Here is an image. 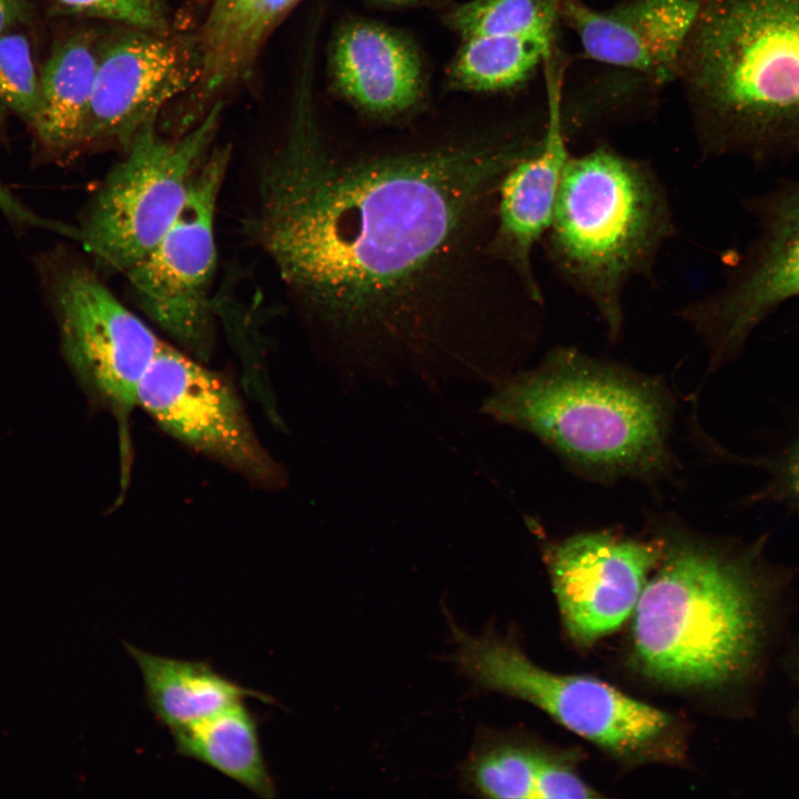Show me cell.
Instances as JSON below:
<instances>
[{
  "mask_svg": "<svg viewBox=\"0 0 799 799\" xmlns=\"http://www.w3.org/2000/svg\"><path fill=\"white\" fill-rule=\"evenodd\" d=\"M260 161L245 221L300 310L345 363L476 367L499 184L537 128L355 154L324 140L306 90Z\"/></svg>",
  "mask_w": 799,
  "mask_h": 799,
  "instance_id": "1",
  "label": "cell"
},
{
  "mask_svg": "<svg viewBox=\"0 0 799 799\" xmlns=\"http://www.w3.org/2000/svg\"><path fill=\"white\" fill-rule=\"evenodd\" d=\"M664 554L634 610L633 644L648 676L756 700L780 644L795 574L767 535L712 539L656 520Z\"/></svg>",
  "mask_w": 799,
  "mask_h": 799,
  "instance_id": "2",
  "label": "cell"
},
{
  "mask_svg": "<svg viewBox=\"0 0 799 799\" xmlns=\"http://www.w3.org/2000/svg\"><path fill=\"white\" fill-rule=\"evenodd\" d=\"M677 80L704 151L799 153V0H700Z\"/></svg>",
  "mask_w": 799,
  "mask_h": 799,
  "instance_id": "3",
  "label": "cell"
},
{
  "mask_svg": "<svg viewBox=\"0 0 799 799\" xmlns=\"http://www.w3.org/2000/svg\"><path fill=\"white\" fill-rule=\"evenodd\" d=\"M483 408L598 479H657L674 465L672 400L664 384L573 347L499 380Z\"/></svg>",
  "mask_w": 799,
  "mask_h": 799,
  "instance_id": "4",
  "label": "cell"
},
{
  "mask_svg": "<svg viewBox=\"0 0 799 799\" xmlns=\"http://www.w3.org/2000/svg\"><path fill=\"white\" fill-rule=\"evenodd\" d=\"M676 231L665 188L648 162L601 143L570 155L544 240L553 269L593 304L616 340L626 285L653 277L657 254Z\"/></svg>",
  "mask_w": 799,
  "mask_h": 799,
  "instance_id": "5",
  "label": "cell"
},
{
  "mask_svg": "<svg viewBox=\"0 0 799 799\" xmlns=\"http://www.w3.org/2000/svg\"><path fill=\"white\" fill-rule=\"evenodd\" d=\"M223 108L224 100L215 102L172 135L160 132L159 119L134 134L73 226L95 267L124 275L172 226L215 145Z\"/></svg>",
  "mask_w": 799,
  "mask_h": 799,
  "instance_id": "6",
  "label": "cell"
},
{
  "mask_svg": "<svg viewBox=\"0 0 799 799\" xmlns=\"http://www.w3.org/2000/svg\"><path fill=\"white\" fill-rule=\"evenodd\" d=\"M61 346L85 387L115 416L124 459L138 388L164 341L108 287L95 266L65 249L37 259Z\"/></svg>",
  "mask_w": 799,
  "mask_h": 799,
  "instance_id": "7",
  "label": "cell"
},
{
  "mask_svg": "<svg viewBox=\"0 0 799 799\" xmlns=\"http://www.w3.org/2000/svg\"><path fill=\"white\" fill-rule=\"evenodd\" d=\"M453 659L481 688L528 701L575 734L620 756L655 749L672 718L598 679L563 676L532 663L512 641L490 631L475 636L449 621Z\"/></svg>",
  "mask_w": 799,
  "mask_h": 799,
  "instance_id": "8",
  "label": "cell"
},
{
  "mask_svg": "<svg viewBox=\"0 0 799 799\" xmlns=\"http://www.w3.org/2000/svg\"><path fill=\"white\" fill-rule=\"evenodd\" d=\"M215 144L196 173L185 204L156 245L125 274L142 312L174 345L209 363L215 341V209L231 161Z\"/></svg>",
  "mask_w": 799,
  "mask_h": 799,
  "instance_id": "9",
  "label": "cell"
},
{
  "mask_svg": "<svg viewBox=\"0 0 799 799\" xmlns=\"http://www.w3.org/2000/svg\"><path fill=\"white\" fill-rule=\"evenodd\" d=\"M138 406L171 437L250 482L283 484L232 383L180 347L163 342L139 384Z\"/></svg>",
  "mask_w": 799,
  "mask_h": 799,
  "instance_id": "10",
  "label": "cell"
},
{
  "mask_svg": "<svg viewBox=\"0 0 799 799\" xmlns=\"http://www.w3.org/2000/svg\"><path fill=\"white\" fill-rule=\"evenodd\" d=\"M751 206L759 233L745 256L724 286L679 313L708 348L710 370L734 361L763 320L799 296V181Z\"/></svg>",
  "mask_w": 799,
  "mask_h": 799,
  "instance_id": "11",
  "label": "cell"
},
{
  "mask_svg": "<svg viewBox=\"0 0 799 799\" xmlns=\"http://www.w3.org/2000/svg\"><path fill=\"white\" fill-rule=\"evenodd\" d=\"M200 75L195 32L115 26L103 33L79 155L108 144L124 149L143 124L186 95Z\"/></svg>",
  "mask_w": 799,
  "mask_h": 799,
  "instance_id": "12",
  "label": "cell"
},
{
  "mask_svg": "<svg viewBox=\"0 0 799 799\" xmlns=\"http://www.w3.org/2000/svg\"><path fill=\"white\" fill-rule=\"evenodd\" d=\"M663 554L659 536L648 542L606 530L550 545L546 562L572 638L589 644L618 629L634 613Z\"/></svg>",
  "mask_w": 799,
  "mask_h": 799,
  "instance_id": "13",
  "label": "cell"
},
{
  "mask_svg": "<svg viewBox=\"0 0 799 799\" xmlns=\"http://www.w3.org/2000/svg\"><path fill=\"white\" fill-rule=\"evenodd\" d=\"M547 74L548 112L542 134L504 175L497 194L489 253L508 269L524 293L543 302L533 269V252L554 218L563 174L570 158L560 98V69Z\"/></svg>",
  "mask_w": 799,
  "mask_h": 799,
  "instance_id": "14",
  "label": "cell"
},
{
  "mask_svg": "<svg viewBox=\"0 0 799 799\" xmlns=\"http://www.w3.org/2000/svg\"><path fill=\"white\" fill-rule=\"evenodd\" d=\"M700 0H621L597 9L562 0L560 18L586 57L639 74L655 85L678 78L681 50Z\"/></svg>",
  "mask_w": 799,
  "mask_h": 799,
  "instance_id": "15",
  "label": "cell"
},
{
  "mask_svg": "<svg viewBox=\"0 0 799 799\" xmlns=\"http://www.w3.org/2000/svg\"><path fill=\"white\" fill-rule=\"evenodd\" d=\"M302 0H212L195 31L201 75L183 98L180 129L196 123L224 95L253 77L267 40Z\"/></svg>",
  "mask_w": 799,
  "mask_h": 799,
  "instance_id": "16",
  "label": "cell"
},
{
  "mask_svg": "<svg viewBox=\"0 0 799 799\" xmlns=\"http://www.w3.org/2000/svg\"><path fill=\"white\" fill-rule=\"evenodd\" d=\"M332 70L344 97L373 115L400 114L421 95L418 54L405 38L381 26L344 28L333 48Z\"/></svg>",
  "mask_w": 799,
  "mask_h": 799,
  "instance_id": "17",
  "label": "cell"
},
{
  "mask_svg": "<svg viewBox=\"0 0 799 799\" xmlns=\"http://www.w3.org/2000/svg\"><path fill=\"white\" fill-rule=\"evenodd\" d=\"M102 34L94 28L74 30L54 47L40 71V104L29 128L52 161L79 155Z\"/></svg>",
  "mask_w": 799,
  "mask_h": 799,
  "instance_id": "18",
  "label": "cell"
},
{
  "mask_svg": "<svg viewBox=\"0 0 799 799\" xmlns=\"http://www.w3.org/2000/svg\"><path fill=\"white\" fill-rule=\"evenodd\" d=\"M122 644L141 671L149 710L170 732L249 697L274 702L269 695L245 688L216 671L206 660L176 659Z\"/></svg>",
  "mask_w": 799,
  "mask_h": 799,
  "instance_id": "19",
  "label": "cell"
},
{
  "mask_svg": "<svg viewBox=\"0 0 799 799\" xmlns=\"http://www.w3.org/2000/svg\"><path fill=\"white\" fill-rule=\"evenodd\" d=\"M171 735L180 756L209 766L260 798L276 797L261 747L259 720L244 700Z\"/></svg>",
  "mask_w": 799,
  "mask_h": 799,
  "instance_id": "20",
  "label": "cell"
},
{
  "mask_svg": "<svg viewBox=\"0 0 799 799\" xmlns=\"http://www.w3.org/2000/svg\"><path fill=\"white\" fill-rule=\"evenodd\" d=\"M557 44L528 37L476 36L463 39L451 69L452 85L476 92L517 89L555 58Z\"/></svg>",
  "mask_w": 799,
  "mask_h": 799,
  "instance_id": "21",
  "label": "cell"
},
{
  "mask_svg": "<svg viewBox=\"0 0 799 799\" xmlns=\"http://www.w3.org/2000/svg\"><path fill=\"white\" fill-rule=\"evenodd\" d=\"M562 0H467L447 16L462 39L476 36L528 37L557 44Z\"/></svg>",
  "mask_w": 799,
  "mask_h": 799,
  "instance_id": "22",
  "label": "cell"
},
{
  "mask_svg": "<svg viewBox=\"0 0 799 799\" xmlns=\"http://www.w3.org/2000/svg\"><path fill=\"white\" fill-rule=\"evenodd\" d=\"M540 758L542 755L522 746L483 744L464 761L462 781L467 789L490 798H537Z\"/></svg>",
  "mask_w": 799,
  "mask_h": 799,
  "instance_id": "23",
  "label": "cell"
},
{
  "mask_svg": "<svg viewBox=\"0 0 799 799\" xmlns=\"http://www.w3.org/2000/svg\"><path fill=\"white\" fill-rule=\"evenodd\" d=\"M40 94V72L28 37L13 30L0 34V112L16 115L30 127Z\"/></svg>",
  "mask_w": 799,
  "mask_h": 799,
  "instance_id": "24",
  "label": "cell"
},
{
  "mask_svg": "<svg viewBox=\"0 0 799 799\" xmlns=\"http://www.w3.org/2000/svg\"><path fill=\"white\" fill-rule=\"evenodd\" d=\"M752 463L763 473V481L749 500L782 506L799 518V425L782 444Z\"/></svg>",
  "mask_w": 799,
  "mask_h": 799,
  "instance_id": "25",
  "label": "cell"
},
{
  "mask_svg": "<svg viewBox=\"0 0 799 799\" xmlns=\"http://www.w3.org/2000/svg\"><path fill=\"white\" fill-rule=\"evenodd\" d=\"M68 14L150 32L172 31L169 0H52Z\"/></svg>",
  "mask_w": 799,
  "mask_h": 799,
  "instance_id": "26",
  "label": "cell"
},
{
  "mask_svg": "<svg viewBox=\"0 0 799 799\" xmlns=\"http://www.w3.org/2000/svg\"><path fill=\"white\" fill-rule=\"evenodd\" d=\"M597 796L594 789L568 767L542 756L536 778L537 798L580 799Z\"/></svg>",
  "mask_w": 799,
  "mask_h": 799,
  "instance_id": "27",
  "label": "cell"
},
{
  "mask_svg": "<svg viewBox=\"0 0 799 799\" xmlns=\"http://www.w3.org/2000/svg\"><path fill=\"white\" fill-rule=\"evenodd\" d=\"M0 212L11 224L21 229H40L44 219L26 206L0 180Z\"/></svg>",
  "mask_w": 799,
  "mask_h": 799,
  "instance_id": "28",
  "label": "cell"
},
{
  "mask_svg": "<svg viewBox=\"0 0 799 799\" xmlns=\"http://www.w3.org/2000/svg\"><path fill=\"white\" fill-rule=\"evenodd\" d=\"M29 12L27 0H0V34L27 21Z\"/></svg>",
  "mask_w": 799,
  "mask_h": 799,
  "instance_id": "29",
  "label": "cell"
},
{
  "mask_svg": "<svg viewBox=\"0 0 799 799\" xmlns=\"http://www.w3.org/2000/svg\"><path fill=\"white\" fill-rule=\"evenodd\" d=\"M795 675H796V681H797L798 697H797L796 707L793 710V721L796 725V729L798 730V734H799V651L797 653V656H796Z\"/></svg>",
  "mask_w": 799,
  "mask_h": 799,
  "instance_id": "30",
  "label": "cell"
},
{
  "mask_svg": "<svg viewBox=\"0 0 799 799\" xmlns=\"http://www.w3.org/2000/svg\"><path fill=\"white\" fill-rule=\"evenodd\" d=\"M378 1L386 2V3H404V2H408L411 0H378Z\"/></svg>",
  "mask_w": 799,
  "mask_h": 799,
  "instance_id": "31",
  "label": "cell"
}]
</instances>
